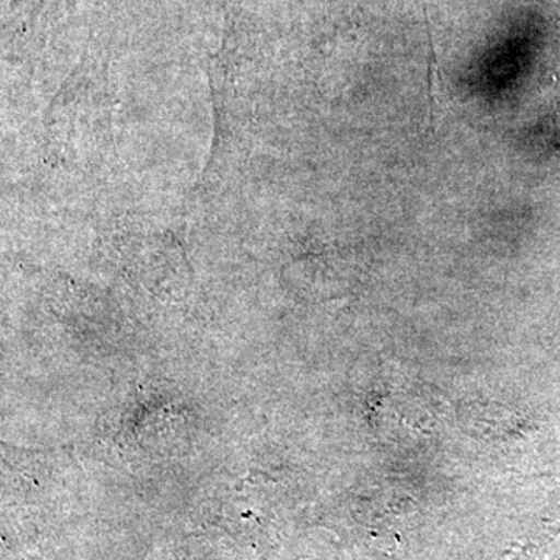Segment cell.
<instances>
[{"mask_svg":"<svg viewBox=\"0 0 560 560\" xmlns=\"http://www.w3.org/2000/svg\"><path fill=\"white\" fill-rule=\"evenodd\" d=\"M429 97H430V121L434 125L436 114L444 109L448 103L447 84L442 77L440 65H438L436 55H434L433 44L430 38V60H429Z\"/></svg>","mask_w":560,"mask_h":560,"instance_id":"1","label":"cell"}]
</instances>
